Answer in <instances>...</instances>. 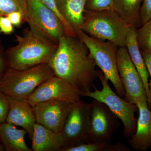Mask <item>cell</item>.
Here are the masks:
<instances>
[{
    "label": "cell",
    "instance_id": "1",
    "mask_svg": "<svg viewBox=\"0 0 151 151\" xmlns=\"http://www.w3.org/2000/svg\"><path fill=\"white\" fill-rule=\"evenodd\" d=\"M48 64L55 76L67 81L81 94L92 91L97 77L96 63L77 35L64 34L60 37Z\"/></svg>",
    "mask_w": 151,
    "mask_h": 151
},
{
    "label": "cell",
    "instance_id": "2",
    "mask_svg": "<svg viewBox=\"0 0 151 151\" xmlns=\"http://www.w3.org/2000/svg\"><path fill=\"white\" fill-rule=\"evenodd\" d=\"M17 44L6 50L9 68L24 70L42 64H48L58 45L29 27L15 35Z\"/></svg>",
    "mask_w": 151,
    "mask_h": 151
},
{
    "label": "cell",
    "instance_id": "3",
    "mask_svg": "<svg viewBox=\"0 0 151 151\" xmlns=\"http://www.w3.org/2000/svg\"><path fill=\"white\" fill-rule=\"evenodd\" d=\"M85 19L80 29L101 41L112 42L119 47H126V38L131 26L114 10L85 11Z\"/></svg>",
    "mask_w": 151,
    "mask_h": 151
},
{
    "label": "cell",
    "instance_id": "4",
    "mask_svg": "<svg viewBox=\"0 0 151 151\" xmlns=\"http://www.w3.org/2000/svg\"><path fill=\"white\" fill-rule=\"evenodd\" d=\"M53 76L48 64L24 70L9 68L0 79V91L7 97L27 100L38 86Z\"/></svg>",
    "mask_w": 151,
    "mask_h": 151
},
{
    "label": "cell",
    "instance_id": "5",
    "mask_svg": "<svg viewBox=\"0 0 151 151\" xmlns=\"http://www.w3.org/2000/svg\"><path fill=\"white\" fill-rule=\"evenodd\" d=\"M96 71L97 77L103 86L102 90H98L94 86V91L81 93V96L90 97L105 104L122 121L124 125V136L129 139L134 134L137 129V119L135 115L138 111L137 106L123 100L113 92L103 72L100 70H96Z\"/></svg>",
    "mask_w": 151,
    "mask_h": 151
},
{
    "label": "cell",
    "instance_id": "6",
    "mask_svg": "<svg viewBox=\"0 0 151 151\" xmlns=\"http://www.w3.org/2000/svg\"><path fill=\"white\" fill-rule=\"evenodd\" d=\"M76 35L87 47L89 53L106 78L112 82L116 93L124 97L125 90L117 68V53L119 47L109 41H101L78 29Z\"/></svg>",
    "mask_w": 151,
    "mask_h": 151
},
{
    "label": "cell",
    "instance_id": "7",
    "mask_svg": "<svg viewBox=\"0 0 151 151\" xmlns=\"http://www.w3.org/2000/svg\"><path fill=\"white\" fill-rule=\"evenodd\" d=\"M26 1L27 22L29 27L58 44L60 39L65 34L59 18L41 0H26Z\"/></svg>",
    "mask_w": 151,
    "mask_h": 151
},
{
    "label": "cell",
    "instance_id": "8",
    "mask_svg": "<svg viewBox=\"0 0 151 151\" xmlns=\"http://www.w3.org/2000/svg\"><path fill=\"white\" fill-rule=\"evenodd\" d=\"M117 64L119 77L125 90L124 100L136 105L147 102L142 80L132 63L126 47H119Z\"/></svg>",
    "mask_w": 151,
    "mask_h": 151
},
{
    "label": "cell",
    "instance_id": "9",
    "mask_svg": "<svg viewBox=\"0 0 151 151\" xmlns=\"http://www.w3.org/2000/svg\"><path fill=\"white\" fill-rule=\"evenodd\" d=\"M89 142L110 143L119 126V119L105 104L93 99L90 103Z\"/></svg>",
    "mask_w": 151,
    "mask_h": 151
},
{
    "label": "cell",
    "instance_id": "10",
    "mask_svg": "<svg viewBox=\"0 0 151 151\" xmlns=\"http://www.w3.org/2000/svg\"><path fill=\"white\" fill-rule=\"evenodd\" d=\"M81 92L64 79L53 76L38 86L27 99L32 106L51 100L71 103L81 101Z\"/></svg>",
    "mask_w": 151,
    "mask_h": 151
},
{
    "label": "cell",
    "instance_id": "11",
    "mask_svg": "<svg viewBox=\"0 0 151 151\" xmlns=\"http://www.w3.org/2000/svg\"><path fill=\"white\" fill-rule=\"evenodd\" d=\"M90 108V104L81 100L73 103L62 130L65 142L64 147L89 142L88 131Z\"/></svg>",
    "mask_w": 151,
    "mask_h": 151
},
{
    "label": "cell",
    "instance_id": "12",
    "mask_svg": "<svg viewBox=\"0 0 151 151\" xmlns=\"http://www.w3.org/2000/svg\"><path fill=\"white\" fill-rule=\"evenodd\" d=\"M73 103L51 100L32 106L36 123L57 133H62L64 123Z\"/></svg>",
    "mask_w": 151,
    "mask_h": 151
},
{
    "label": "cell",
    "instance_id": "13",
    "mask_svg": "<svg viewBox=\"0 0 151 151\" xmlns=\"http://www.w3.org/2000/svg\"><path fill=\"white\" fill-rule=\"evenodd\" d=\"M8 99L9 111L6 122L22 127L32 140L36 124L32 106L26 100L11 97Z\"/></svg>",
    "mask_w": 151,
    "mask_h": 151
},
{
    "label": "cell",
    "instance_id": "14",
    "mask_svg": "<svg viewBox=\"0 0 151 151\" xmlns=\"http://www.w3.org/2000/svg\"><path fill=\"white\" fill-rule=\"evenodd\" d=\"M139 118L134 134L129 138L128 142L132 148L139 151H147L151 148V110L147 102L136 104Z\"/></svg>",
    "mask_w": 151,
    "mask_h": 151
},
{
    "label": "cell",
    "instance_id": "15",
    "mask_svg": "<svg viewBox=\"0 0 151 151\" xmlns=\"http://www.w3.org/2000/svg\"><path fill=\"white\" fill-rule=\"evenodd\" d=\"M33 151H60L65 147L62 133H57L36 123L32 139Z\"/></svg>",
    "mask_w": 151,
    "mask_h": 151
},
{
    "label": "cell",
    "instance_id": "16",
    "mask_svg": "<svg viewBox=\"0 0 151 151\" xmlns=\"http://www.w3.org/2000/svg\"><path fill=\"white\" fill-rule=\"evenodd\" d=\"M137 28L131 27L126 38V47L130 58L140 75L145 89L147 103L151 110V94L149 86L148 72L137 40Z\"/></svg>",
    "mask_w": 151,
    "mask_h": 151
},
{
    "label": "cell",
    "instance_id": "17",
    "mask_svg": "<svg viewBox=\"0 0 151 151\" xmlns=\"http://www.w3.org/2000/svg\"><path fill=\"white\" fill-rule=\"evenodd\" d=\"M86 1L57 0L58 7L61 15L75 32L80 29L85 21Z\"/></svg>",
    "mask_w": 151,
    "mask_h": 151
},
{
    "label": "cell",
    "instance_id": "18",
    "mask_svg": "<svg viewBox=\"0 0 151 151\" xmlns=\"http://www.w3.org/2000/svg\"><path fill=\"white\" fill-rule=\"evenodd\" d=\"M26 130L19 129L13 124L5 122L0 124V140L5 151H32L25 141Z\"/></svg>",
    "mask_w": 151,
    "mask_h": 151
},
{
    "label": "cell",
    "instance_id": "19",
    "mask_svg": "<svg viewBox=\"0 0 151 151\" xmlns=\"http://www.w3.org/2000/svg\"><path fill=\"white\" fill-rule=\"evenodd\" d=\"M143 0H113L114 10L131 27L142 25L141 9Z\"/></svg>",
    "mask_w": 151,
    "mask_h": 151
},
{
    "label": "cell",
    "instance_id": "20",
    "mask_svg": "<svg viewBox=\"0 0 151 151\" xmlns=\"http://www.w3.org/2000/svg\"><path fill=\"white\" fill-rule=\"evenodd\" d=\"M127 146L121 143H93L88 142L63 148L60 151H130Z\"/></svg>",
    "mask_w": 151,
    "mask_h": 151
},
{
    "label": "cell",
    "instance_id": "21",
    "mask_svg": "<svg viewBox=\"0 0 151 151\" xmlns=\"http://www.w3.org/2000/svg\"><path fill=\"white\" fill-rule=\"evenodd\" d=\"M14 12H22L27 21V12L26 0H0V17L6 16Z\"/></svg>",
    "mask_w": 151,
    "mask_h": 151
},
{
    "label": "cell",
    "instance_id": "22",
    "mask_svg": "<svg viewBox=\"0 0 151 151\" xmlns=\"http://www.w3.org/2000/svg\"><path fill=\"white\" fill-rule=\"evenodd\" d=\"M137 40L141 50L151 52V19L137 29Z\"/></svg>",
    "mask_w": 151,
    "mask_h": 151
},
{
    "label": "cell",
    "instance_id": "23",
    "mask_svg": "<svg viewBox=\"0 0 151 151\" xmlns=\"http://www.w3.org/2000/svg\"><path fill=\"white\" fill-rule=\"evenodd\" d=\"M41 1L57 16L61 22L64 28L65 34L68 35L75 36L76 33L73 29L65 20L64 18L61 15L58 7L57 0H41Z\"/></svg>",
    "mask_w": 151,
    "mask_h": 151
},
{
    "label": "cell",
    "instance_id": "24",
    "mask_svg": "<svg viewBox=\"0 0 151 151\" xmlns=\"http://www.w3.org/2000/svg\"><path fill=\"white\" fill-rule=\"evenodd\" d=\"M114 10L113 0H87L85 10L89 12H101Z\"/></svg>",
    "mask_w": 151,
    "mask_h": 151
},
{
    "label": "cell",
    "instance_id": "25",
    "mask_svg": "<svg viewBox=\"0 0 151 151\" xmlns=\"http://www.w3.org/2000/svg\"><path fill=\"white\" fill-rule=\"evenodd\" d=\"M9 108L8 97L0 91V124L6 122Z\"/></svg>",
    "mask_w": 151,
    "mask_h": 151
},
{
    "label": "cell",
    "instance_id": "26",
    "mask_svg": "<svg viewBox=\"0 0 151 151\" xmlns=\"http://www.w3.org/2000/svg\"><path fill=\"white\" fill-rule=\"evenodd\" d=\"M141 18L142 24L151 19V0H143L141 7Z\"/></svg>",
    "mask_w": 151,
    "mask_h": 151
},
{
    "label": "cell",
    "instance_id": "27",
    "mask_svg": "<svg viewBox=\"0 0 151 151\" xmlns=\"http://www.w3.org/2000/svg\"><path fill=\"white\" fill-rule=\"evenodd\" d=\"M9 68L6 50L0 39V76H3Z\"/></svg>",
    "mask_w": 151,
    "mask_h": 151
},
{
    "label": "cell",
    "instance_id": "28",
    "mask_svg": "<svg viewBox=\"0 0 151 151\" xmlns=\"http://www.w3.org/2000/svg\"><path fill=\"white\" fill-rule=\"evenodd\" d=\"M14 26L6 16L0 17V34L11 35L14 32Z\"/></svg>",
    "mask_w": 151,
    "mask_h": 151
},
{
    "label": "cell",
    "instance_id": "29",
    "mask_svg": "<svg viewBox=\"0 0 151 151\" xmlns=\"http://www.w3.org/2000/svg\"><path fill=\"white\" fill-rule=\"evenodd\" d=\"M14 26L19 27L22 24L25 22L24 17L22 12H14L9 14L6 16Z\"/></svg>",
    "mask_w": 151,
    "mask_h": 151
},
{
    "label": "cell",
    "instance_id": "30",
    "mask_svg": "<svg viewBox=\"0 0 151 151\" xmlns=\"http://www.w3.org/2000/svg\"><path fill=\"white\" fill-rule=\"evenodd\" d=\"M141 51L145 60L149 76H150V79L149 82V86L150 93L151 94V52L144 51L141 50Z\"/></svg>",
    "mask_w": 151,
    "mask_h": 151
},
{
    "label": "cell",
    "instance_id": "31",
    "mask_svg": "<svg viewBox=\"0 0 151 151\" xmlns=\"http://www.w3.org/2000/svg\"><path fill=\"white\" fill-rule=\"evenodd\" d=\"M5 151L4 148V146H3L0 140V151Z\"/></svg>",
    "mask_w": 151,
    "mask_h": 151
},
{
    "label": "cell",
    "instance_id": "32",
    "mask_svg": "<svg viewBox=\"0 0 151 151\" xmlns=\"http://www.w3.org/2000/svg\"><path fill=\"white\" fill-rule=\"evenodd\" d=\"M2 76H0V79H1V78H2Z\"/></svg>",
    "mask_w": 151,
    "mask_h": 151
}]
</instances>
